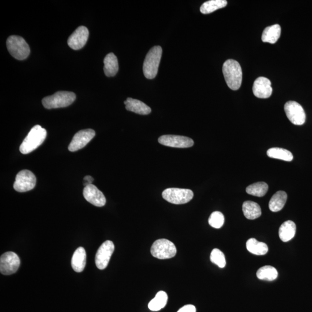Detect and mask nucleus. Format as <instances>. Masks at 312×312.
I'll list each match as a JSON object with an SVG mask.
<instances>
[{
	"mask_svg": "<svg viewBox=\"0 0 312 312\" xmlns=\"http://www.w3.org/2000/svg\"><path fill=\"white\" fill-rule=\"evenodd\" d=\"M83 194L86 200L92 205L97 207L106 205V199L104 194L94 185H89L85 187Z\"/></svg>",
	"mask_w": 312,
	"mask_h": 312,
	"instance_id": "15",
	"label": "nucleus"
},
{
	"mask_svg": "<svg viewBox=\"0 0 312 312\" xmlns=\"http://www.w3.org/2000/svg\"><path fill=\"white\" fill-rule=\"evenodd\" d=\"M89 35L88 28L82 26L79 27L69 37L68 46L74 50L82 49L88 41Z\"/></svg>",
	"mask_w": 312,
	"mask_h": 312,
	"instance_id": "14",
	"label": "nucleus"
},
{
	"mask_svg": "<svg viewBox=\"0 0 312 312\" xmlns=\"http://www.w3.org/2000/svg\"><path fill=\"white\" fill-rule=\"evenodd\" d=\"M225 80L229 88L237 91L241 86L242 71L239 63L233 59L227 60L223 65Z\"/></svg>",
	"mask_w": 312,
	"mask_h": 312,
	"instance_id": "1",
	"label": "nucleus"
},
{
	"mask_svg": "<svg viewBox=\"0 0 312 312\" xmlns=\"http://www.w3.org/2000/svg\"><path fill=\"white\" fill-rule=\"evenodd\" d=\"M178 312H196V308L193 305H187L180 309Z\"/></svg>",
	"mask_w": 312,
	"mask_h": 312,
	"instance_id": "32",
	"label": "nucleus"
},
{
	"mask_svg": "<svg viewBox=\"0 0 312 312\" xmlns=\"http://www.w3.org/2000/svg\"><path fill=\"white\" fill-rule=\"evenodd\" d=\"M167 301V294L163 291H160L157 293L155 298L149 303L148 308L152 311H160L166 307Z\"/></svg>",
	"mask_w": 312,
	"mask_h": 312,
	"instance_id": "26",
	"label": "nucleus"
},
{
	"mask_svg": "<svg viewBox=\"0 0 312 312\" xmlns=\"http://www.w3.org/2000/svg\"><path fill=\"white\" fill-rule=\"evenodd\" d=\"M176 248L173 243L166 239L156 241L152 245L151 252L156 259L164 260L172 259L176 254Z\"/></svg>",
	"mask_w": 312,
	"mask_h": 312,
	"instance_id": "6",
	"label": "nucleus"
},
{
	"mask_svg": "<svg viewBox=\"0 0 312 312\" xmlns=\"http://www.w3.org/2000/svg\"><path fill=\"white\" fill-rule=\"evenodd\" d=\"M253 94L259 98H268L272 94L271 82L268 78L259 77L254 81L253 86Z\"/></svg>",
	"mask_w": 312,
	"mask_h": 312,
	"instance_id": "16",
	"label": "nucleus"
},
{
	"mask_svg": "<svg viewBox=\"0 0 312 312\" xmlns=\"http://www.w3.org/2000/svg\"><path fill=\"white\" fill-rule=\"evenodd\" d=\"M287 195L286 192L279 191L270 200L269 208L272 212H277L281 211L286 204Z\"/></svg>",
	"mask_w": 312,
	"mask_h": 312,
	"instance_id": "23",
	"label": "nucleus"
},
{
	"mask_svg": "<svg viewBox=\"0 0 312 312\" xmlns=\"http://www.w3.org/2000/svg\"><path fill=\"white\" fill-rule=\"evenodd\" d=\"M296 233V224L293 221L288 220L281 225L279 230V236L282 241L286 242L295 237Z\"/></svg>",
	"mask_w": 312,
	"mask_h": 312,
	"instance_id": "20",
	"label": "nucleus"
},
{
	"mask_svg": "<svg viewBox=\"0 0 312 312\" xmlns=\"http://www.w3.org/2000/svg\"><path fill=\"white\" fill-rule=\"evenodd\" d=\"M20 265L19 257L14 252H6L0 258V272L2 275L15 274L19 269Z\"/></svg>",
	"mask_w": 312,
	"mask_h": 312,
	"instance_id": "9",
	"label": "nucleus"
},
{
	"mask_svg": "<svg viewBox=\"0 0 312 312\" xmlns=\"http://www.w3.org/2000/svg\"><path fill=\"white\" fill-rule=\"evenodd\" d=\"M210 226L215 229H220L224 223V217L221 212L216 211L210 216L208 220Z\"/></svg>",
	"mask_w": 312,
	"mask_h": 312,
	"instance_id": "31",
	"label": "nucleus"
},
{
	"mask_svg": "<svg viewBox=\"0 0 312 312\" xmlns=\"http://www.w3.org/2000/svg\"><path fill=\"white\" fill-rule=\"evenodd\" d=\"M247 248L250 253L262 256L268 251V247L265 243L259 242L254 238H250L247 242Z\"/></svg>",
	"mask_w": 312,
	"mask_h": 312,
	"instance_id": "24",
	"label": "nucleus"
},
{
	"mask_svg": "<svg viewBox=\"0 0 312 312\" xmlns=\"http://www.w3.org/2000/svg\"><path fill=\"white\" fill-rule=\"evenodd\" d=\"M86 264V253L85 249L79 247L75 251L72 257L71 265L75 271L82 272Z\"/></svg>",
	"mask_w": 312,
	"mask_h": 312,
	"instance_id": "18",
	"label": "nucleus"
},
{
	"mask_svg": "<svg viewBox=\"0 0 312 312\" xmlns=\"http://www.w3.org/2000/svg\"><path fill=\"white\" fill-rule=\"evenodd\" d=\"M94 181V178H92L91 176H86L84 178L83 185L85 186V187H87L89 185H91L92 182Z\"/></svg>",
	"mask_w": 312,
	"mask_h": 312,
	"instance_id": "33",
	"label": "nucleus"
},
{
	"mask_svg": "<svg viewBox=\"0 0 312 312\" xmlns=\"http://www.w3.org/2000/svg\"><path fill=\"white\" fill-rule=\"evenodd\" d=\"M227 5L226 0H209L205 2L200 7V11L203 14H209L223 8Z\"/></svg>",
	"mask_w": 312,
	"mask_h": 312,
	"instance_id": "25",
	"label": "nucleus"
},
{
	"mask_svg": "<svg viewBox=\"0 0 312 312\" xmlns=\"http://www.w3.org/2000/svg\"><path fill=\"white\" fill-rule=\"evenodd\" d=\"M125 109L139 115H149L152 112L151 108L146 104L139 100L132 98H128L125 101Z\"/></svg>",
	"mask_w": 312,
	"mask_h": 312,
	"instance_id": "17",
	"label": "nucleus"
},
{
	"mask_svg": "<svg viewBox=\"0 0 312 312\" xmlns=\"http://www.w3.org/2000/svg\"><path fill=\"white\" fill-rule=\"evenodd\" d=\"M47 136L46 129L40 125H35L21 144L20 152L23 155H27L34 151L43 143Z\"/></svg>",
	"mask_w": 312,
	"mask_h": 312,
	"instance_id": "2",
	"label": "nucleus"
},
{
	"mask_svg": "<svg viewBox=\"0 0 312 312\" xmlns=\"http://www.w3.org/2000/svg\"><path fill=\"white\" fill-rule=\"evenodd\" d=\"M104 71L108 77H115L119 70L118 58L113 53L108 54L104 59Z\"/></svg>",
	"mask_w": 312,
	"mask_h": 312,
	"instance_id": "19",
	"label": "nucleus"
},
{
	"mask_svg": "<svg viewBox=\"0 0 312 312\" xmlns=\"http://www.w3.org/2000/svg\"><path fill=\"white\" fill-rule=\"evenodd\" d=\"M211 262L217 265L221 268H224L226 265V258L223 252L218 250L214 249L211 252V257H210Z\"/></svg>",
	"mask_w": 312,
	"mask_h": 312,
	"instance_id": "30",
	"label": "nucleus"
},
{
	"mask_svg": "<svg viewBox=\"0 0 312 312\" xmlns=\"http://www.w3.org/2000/svg\"><path fill=\"white\" fill-rule=\"evenodd\" d=\"M268 190V186L265 182L255 183L246 189L248 194L259 197L265 196Z\"/></svg>",
	"mask_w": 312,
	"mask_h": 312,
	"instance_id": "29",
	"label": "nucleus"
},
{
	"mask_svg": "<svg viewBox=\"0 0 312 312\" xmlns=\"http://www.w3.org/2000/svg\"><path fill=\"white\" fill-rule=\"evenodd\" d=\"M281 34L280 25H274L267 27L263 32L262 41L264 43L274 44L277 43Z\"/></svg>",
	"mask_w": 312,
	"mask_h": 312,
	"instance_id": "22",
	"label": "nucleus"
},
{
	"mask_svg": "<svg viewBox=\"0 0 312 312\" xmlns=\"http://www.w3.org/2000/svg\"><path fill=\"white\" fill-rule=\"evenodd\" d=\"M114 250L115 245L110 241L105 242L99 248L95 257V265L99 269L103 270L107 268Z\"/></svg>",
	"mask_w": 312,
	"mask_h": 312,
	"instance_id": "11",
	"label": "nucleus"
},
{
	"mask_svg": "<svg viewBox=\"0 0 312 312\" xmlns=\"http://www.w3.org/2000/svg\"><path fill=\"white\" fill-rule=\"evenodd\" d=\"M95 136V132L92 129L80 130L75 135L68 146L69 151L76 152L82 149L91 142Z\"/></svg>",
	"mask_w": 312,
	"mask_h": 312,
	"instance_id": "12",
	"label": "nucleus"
},
{
	"mask_svg": "<svg viewBox=\"0 0 312 312\" xmlns=\"http://www.w3.org/2000/svg\"><path fill=\"white\" fill-rule=\"evenodd\" d=\"M242 210L245 217L250 220H254L262 215V209L259 204L251 201L243 203Z\"/></svg>",
	"mask_w": 312,
	"mask_h": 312,
	"instance_id": "21",
	"label": "nucleus"
},
{
	"mask_svg": "<svg viewBox=\"0 0 312 312\" xmlns=\"http://www.w3.org/2000/svg\"><path fill=\"white\" fill-rule=\"evenodd\" d=\"M278 276L277 270L270 265L264 266L257 272V277L260 280L273 281L278 278Z\"/></svg>",
	"mask_w": 312,
	"mask_h": 312,
	"instance_id": "27",
	"label": "nucleus"
},
{
	"mask_svg": "<svg viewBox=\"0 0 312 312\" xmlns=\"http://www.w3.org/2000/svg\"><path fill=\"white\" fill-rule=\"evenodd\" d=\"M158 142L164 146L176 148H187L194 145V141L190 138L175 135L161 136L158 139Z\"/></svg>",
	"mask_w": 312,
	"mask_h": 312,
	"instance_id": "13",
	"label": "nucleus"
},
{
	"mask_svg": "<svg viewBox=\"0 0 312 312\" xmlns=\"http://www.w3.org/2000/svg\"><path fill=\"white\" fill-rule=\"evenodd\" d=\"M163 50L160 46L153 47L147 54L143 65L144 76L147 79H152L157 76Z\"/></svg>",
	"mask_w": 312,
	"mask_h": 312,
	"instance_id": "3",
	"label": "nucleus"
},
{
	"mask_svg": "<svg viewBox=\"0 0 312 312\" xmlns=\"http://www.w3.org/2000/svg\"><path fill=\"white\" fill-rule=\"evenodd\" d=\"M7 47L11 55L19 61L28 58L31 53L29 45L19 36H10L7 39Z\"/></svg>",
	"mask_w": 312,
	"mask_h": 312,
	"instance_id": "5",
	"label": "nucleus"
},
{
	"mask_svg": "<svg viewBox=\"0 0 312 312\" xmlns=\"http://www.w3.org/2000/svg\"><path fill=\"white\" fill-rule=\"evenodd\" d=\"M266 154L268 157L279 159V160L292 161L293 159V156L292 153L283 148H271L268 150Z\"/></svg>",
	"mask_w": 312,
	"mask_h": 312,
	"instance_id": "28",
	"label": "nucleus"
},
{
	"mask_svg": "<svg viewBox=\"0 0 312 312\" xmlns=\"http://www.w3.org/2000/svg\"><path fill=\"white\" fill-rule=\"evenodd\" d=\"M36 177L31 171L24 170L17 174L14 188L17 192L23 193L32 190L35 187Z\"/></svg>",
	"mask_w": 312,
	"mask_h": 312,
	"instance_id": "8",
	"label": "nucleus"
},
{
	"mask_svg": "<svg viewBox=\"0 0 312 312\" xmlns=\"http://www.w3.org/2000/svg\"><path fill=\"white\" fill-rule=\"evenodd\" d=\"M162 196L170 203L181 205L190 202L193 199L194 193L190 189L169 188L163 192Z\"/></svg>",
	"mask_w": 312,
	"mask_h": 312,
	"instance_id": "7",
	"label": "nucleus"
},
{
	"mask_svg": "<svg viewBox=\"0 0 312 312\" xmlns=\"http://www.w3.org/2000/svg\"><path fill=\"white\" fill-rule=\"evenodd\" d=\"M284 110L289 121L293 124L301 125L306 121L305 112L302 107L296 101H288L284 105Z\"/></svg>",
	"mask_w": 312,
	"mask_h": 312,
	"instance_id": "10",
	"label": "nucleus"
},
{
	"mask_svg": "<svg viewBox=\"0 0 312 312\" xmlns=\"http://www.w3.org/2000/svg\"><path fill=\"white\" fill-rule=\"evenodd\" d=\"M76 99L73 92L60 91L43 98V106L48 109H60L70 106Z\"/></svg>",
	"mask_w": 312,
	"mask_h": 312,
	"instance_id": "4",
	"label": "nucleus"
}]
</instances>
